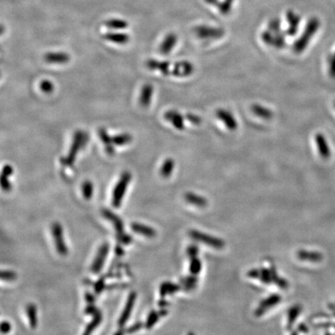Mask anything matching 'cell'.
I'll return each mask as SVG.
<instances>
[{"label":"cell","instance_id":"obj_51","mask_svg":"<svg viewBox=\"0 0 335 335\" xmlns=\"http://www.w3.org/2000/svg\"><path fill=\"white\" fill-rule=\"evenodd\" d=\"M86 301L87 302L90 303V304H92V303L94 301V299H93V295H91V294L87 293L86 295Z\"/></svg>","mask_w":335,"mask_h":335},{"label":"cell","instance_id":"obj_31","mask_svg":"<svg viewBox=\"0 0 335 335\" xmlns=\"http://www.w3.org/2000/svg\"><path fill=\"white\" fill-rule=\"evenodd\" d=\"M104 24L107 28L113 30H124L128 27V23L121 19H110L106 20Z\"/></svg>","mask_w":335,"mask_h":335},{"label":"cell","instance_id":"obj_35","mask_svg":"<svg viewBox=\"0 0 335 335\" xmlns=\"http://www.w3.org/2000/svg\"><path fill=\"white\" fill-rule=\"evenodd\" d=\"M286 32L283 33L282 31L273 33V39L271 46L274 47L275 48H277V49L284 48L286 45Z\"/></svg>","mask_w":335,"mask_h":335},{"label":"cell","instance_id":"obj_48","mask_svg":"<svg viewBox=\"0 0 335 335\" xmlns=\"http://www.w3.org/2000/svg\"><path fill=\"white\" fill-rule=\"evenodd\" d=\"M13 173H14V168L11 165H4V168H3L2 174L10 176V175H13Z\"/></svg>","mask_w":335,"mask_h":335},{"label":"cell","instance_id":"obj_41","mask_svg":"<svg viewBox=\"0 0 335 335\" xmlns=\"http://www.w3.org/2000/svg\"><path fill=\"white\" fill-rule=\"evenodd\" d=\"M40 89L42 92L48 94V93H51L55 90V86H54L52 82L45 80L40 83Z\"/></svg>","mask_w":335,"mask_h":335},{"label":"cell","instance_id":"obj_55","mask_svg":"<svg viewBox=\"0 0 335 335\" xmlns=\"http://www.w3.org/2000/svg\"><path fill=\"white\" fill-rule=\"evenodd\" d=\"M168 304H169V303L164 301V300H162L159 303V307H165V306L168 305Z\"/></svg>","mask_w":335,"mask_h":335},{"label":"cell","instance_id":"obj_32","mask_svg":"<svg viewBox=\"0 0 335 335\" xmlns=\"http://www.w3.org/2000/svg\"><path fill=\"white\" fill-rule=\"evenodd\" d=\"M175 168V161L172 159H165L161 167L160 174L164 178H169L172 175Z\"/></svg>","mask_w":335,"mask_h":335},{"label":"cell","instance_id":"obj_25","mask_svg":"<svg viewBox=\"0 0 335 335\" xmlns=\"http://www.w3.org/2000/svg\"><path fill=\"white\" fill-rule=\"evenodd\" d=\"M99 136L102 144L106 147V152L109 155H113L115 152L113 143L112 136L108 134L107 131L105 128H100L99 130Z\"/></svg>","mask_w":335,"mask_h":335},{"label":"cell","instance_id":"obj_12","mask_svg":"<svg viewBox=\"0 0 335 335\" xmlns=\"http://www.w3.org/2000/svg\"><path fill=\"white\" fill-rule=\"evenodd\" d=\"M136 298H137V294H136L135 292H132L129 294L124 311H123L122 314H121V317H120L119 320H118V325L120 327H124L127 320L131 317Z\"/></svg>","mask_w":335,"mask_h":335},{"label":"cell","instance_id":"obj_57","mask_svg":"<svg viewBox=\"0 0 335 335\" xmlns=\"http://www.w3.org/2000/svg\"><path fill=\"white\" fill-rule=\"evenodd\" d=\"M334 106H335V103H334Z\"/></svg>","mask_w":335,"mask_h":335},{"label":"cell","instance_id":"obj_14","mask_svg":"<svg viewBox=\"0 0 335 335\" xmlns=\"http://www.w3.org/2000/svg\"><path fill=\"white\" fill-rule=\"evenodd\" d=\"M286 18H287L288 27L286 33L288 36H295L299 30L300 23H301V18L299 14H295L292 10H289L286 14Z\"/></svg>","mask_w":335,"mask_h":335},{"label":"cell","instance_id":"obj_27","mask_svg":"<svg viewBox=\"0 0 335 335\" xmlns=\"http://www.w3.org/2000/svg\"><path fill=\"white\" fill-rule=\"evenodd\" d=\"M168 313L169 312L166 310H161L160 311H158V312L157 311H152L149 314L148 317H147V321L145 323V327L147 329L152 328L156 324V322L159 320L160 317L167 315Z\"/></svg>","mask_w":335,"mask_h":335},{"label":"cell","instance_id":"obj_56","mask_svg":"<svg viewBox=\"0 0 335 335\" xmlns=\"http://www.w3.org/2000/svg\"><path fill=\"white\" fill-rule=\"evenodd\" d=\"M332 56H333V58H335V53H334V54H333V55H332Z\"/></svg>","mask_w":335,"mask_h":335},{"label":"cell","instance_id":"obj_8","mask_svg":"<svg viewBox=\"0 0 335 335\" xmlns=\"http://www.w3.org/2000/svg\"><path fill=\"white\" fill-rule=\"evenodd\" d=\"M194 71H195V67L190 61H177L172 65V76L178 78H185L192 76Z\"/></svg>","mask_w":335,"mask_h":335},{"label":"cell","instance_id":"obj_29","mask_svg":"<svg viewBox=\"0 0 335 335\" xmlns=\"http://www.w3.org/2000/svg\"><path fill=\"white\" fill-rule=\"evenodd\" d=\"M113 143L114 145L124 146L130 144L133 140L132 135L128 133H122V134H116L112 137Z\"/></svg>","mask_w":335,"mask_h":335},{"label":"cell","instance_id":"obj_53","mask_svg":"<svg viewBox=\"0 0 335 335\" xmlns=\"http://www.w3.org/2000/svg\"><path fill=\"white\" fill-rule=\"evenodd\" d=\"M328 308L332 311L333 316L335 317V304H333V303H330L328 305Z\"/></svg>","mask_w":335,"mask_h":335},{"label":"cell","instance_id":"obj_45","mask_svg":"<svg viewBox=\"0 0 335 335\" xmlns=\"http://www.w3.org/2000/svg\"><path fill=\"white\" fill-rule=\"evenodd\" d=\"M187 254H188L189 257L191 258V257H197V254L199 253V248L197 245L195 244H192L187 248Z\"/></svg>","mask_w":335,"mask_h":335},{"label":"cell","instance_id":"obj_50","mask_svg":"<svg viewBox=\"0 0 335 335\" xmlns=\"http://www.w3.org/2000/svg\"><path fill=\"white\" fill-rule=\"evenodd\" d=\"M121 240H122L123 243L127 244V243L131 242V237H129L128 235H124Z\"/></svg>","mask_w":335,"mask_h":335},{"label":"cell","instance_id":"obj_49","mask_svg":"<svg viewBox=\"0 0 335 335\" xmlns=\"http://www.w3.org/2000/svg\"><path fill=\"white\" fill-rule=\"evenodd\" d=\"M104 284L102 283V280H99L96 282V286H95V289H96V292H100L102 291V288H103Z\"/></svg>","mask_w":335,"mask_h":335},{"label":"cell","instance_id":"obj_36","mask_svg":"<svg viewBox=\"0 0 335 335\" xmlns=\"http://www.w3.org/2000/svg\"><path fill=\"white\" fill-rule=\"evenodd\" d=\"M93 317H93V320L86 327V330L84 332L85 334L91 333L100 324L101 321H102V314H101L100 311H98L93 315Z\"/></svg>","mask_w":335,"mask_h":335},{"label":"cell","instance_id":"obj_54","mask_svg":"<svg viewBox=\"0 0 335 335\" xmlns=\"http://www.w3.org/2000/svg\"><path fill=\"white\" fill-rule=\"evenodd\" d=\"M205 1L211 5H218V0H205Z\"/></svg>","mask_w":335,"mask_h":335},{"label":"cell","instance_id":"obj_4","mask_svg":"<svg viewBox=\"0 0 335 335\" xmlns=\"http://www.w3.org/2000/svg\"><path fill=\"white\" fill-rule=\"evenodd\" d=\"M131 174L128 172H124L121 175L119 181L114 187L113 191L112 204L115 208H119L122 203L123 199L127 191V187L131 182Z\"/></svg>","mask_w":335,"mask_h":335},{"label":"cell","instance_id":"obj_44","mask_svg":"<svg viewBox=\"0 0 335 335\" xmlns=\"http://www.w3.org/2000/svg\"><path fill=\"white\" fill-rule=\"evenodd\" d=\"M187 120L189 121V122L194 124V125H199V124H201L202 122L201 118L199 117V116L193 114H187Z\"/></svg>","mask_w":335,"mask_h":335},{"label":"cell","instance_id":"obj_10","mask_svg":"<svg viewBox=\"0 0 335 335\" xmlns=\"http://www.w3.org/2000/svg\"><path fill=\"white\" fill-rule=\"evenodd\" d=\"M216 117L219 121L223 123L224 125L230 131H234L238 129V121H237L234 114L228 109H217L216 112Z\"/></svg>","mask_w":335,"mask_h":335},{"label":"cell","instance_id":"obj_18","mask_svg":"<svg viewBox=\"0 0 335 335\" xmlns=\"http://www.w3.org/2000/svg\"><path fill=\"white\" fill-rule=\"evenodd\" d=\"M45 60L50 64H66L70 61V55L65 52H48L45 55Z\"/></svg>","mask_w":335,"mask_h":335},{"label":"cell","instance_id":"obj_46","mask_svg":"<svg viewBox=\"0 0 335 335\" xmlns=\"http://www.w3.org/2000/svg\"><path fill=\"white\" fill-rule=\"evenodd\" d=\"M143 324L138 322V323H136L134 325L131 326V327H129L128 329H127L126 330V333H134V332L137 331V330H140L141 327H142Z\"/></svg>","mask_w":335,"mask_h":335},{"label":"cell","instance_id":"obj_38","mask_svg":"<svg viewBox=\"0 0 335 335\" xmlns=\"http://www.w3.org/2000/svg\"><path fill=\"white\" fill-rule=\"evenodd\" d=\"M235 0H224L223 2L220 4H218L217 7L219 10H220V14L223 15H228L230 14L232 9V5H233Z\"/></svg>","mask_w":335,"mask_h":335},{"label":"cell","instance_id":"obj_23","mask_svg":"<svg viewBox=\"0 0 335 335\" xmlns=\"http://www.w3.org/2000/svg\"><path fill=\"white\" fill-rule=\"evenodd\" d=\"M102 216L106 218L109 221L114 224V228L116 231L119 235H122L123 231H124V225H123L122 220L120 219L119 216L114 214L112 212L109 211V210H102Z\"/></svg>","mask_w":335,"mask_h":335},{"label":"cell","instance_id":"obj_7","mask_svg":"<svg viewBox=\"0 0 335 335\" xmlns=\"http://www.w3.org/2000/svg\"><path fill=\"white\" fill-rule=\"evenodd\" d=\"M190 236L196 241H201L203 244L213 247L216 249H221L225 246V242L220 238H214L200 231L192 230L190 231Z\"/></svg>","mask_w":335,"mask_h":335},{"label":"cell","instance_id":"obj_47","mask_svg":"<svg viewBox=\"0 0 335 335\" xmlns=\"http://www.w3.org/2000/svg\"><path fill=\"white\" fill-rule=\"evenodd\" d=\"M0 328H1V332H2L3 333H8V332H10V330H11V325H10L9 322L3 321L2 323H1Z\"/></svg>","mask_w":335,"mask_h":335},{"label":"cell","instance_id":"obj_11","mask_svg":"<svg viewBox=\"0 0 335 335\" xmlns=\"http://www.w3.org/2000/svg\"><path fill=\"white\" fill-rule=\"evenodd\" d=\"M172 65L169 61H159L157 59H149L146 62V66L152 71H158L163 76H172Z\"/></svg>","mask_w":335,"mask_h":335},{"label":"cell","instance_id":"obj_19","mask_svg":"<svg viewBox=\"0 0 335 335\" xmlns=\"http://www.w3.org/2000/svg\"><path fill=\"white\" fill-rule=\"evenodd\" d=\"M153 93L154 87L152 84H145L143 86L140 95V103L143 107L150 106Z\"/></svg>","mask_w":335,"mask_h":335},{"label":"cell","instance_id":"obj_5","mask_svg":"<svg viewBox=\"0 0 335 335\" xmlns=\"http://www.w3.org/2000/svg\"><path fill=\"white\" fill-rule=\"evenodd\" d=\"M193 31L197 38L203 40H218L225 35V30L223 28L210 27L207 25L197 26Z\"/></svg>","mask_w":335,"mask_h":335},{"label":"cell","instance_id":"obj_34","mask_svg":"<svg viewBox=\"0 0 335 335\" xmlns=\"http://www.w3.org/2000/svg\"><path fill=\"white\" fill-rule=\"evenodd\" d=\"M29 324L32 328H35L38 326V317H36V306L33 304H29L26 307Z\"/></svg>","mask_w":335,"mask_h":335},{"label":"cell","instance_id":"obj_28","mask_svg":"<svg viewBox=\"0 0 335 335\" xmlns=\"http://www.w3.org/2000/svg\"><path fill=\"white\" fill-rule=\"evenodd\" d=\"M180 283L182 285V289L185 291L193 290L197 287L198 279L195 275L187 276V277L182 278L179 280Z\"/></svg>","mask_w":335,"mask_h":335},{"label":"cell","instance_id":"obj_17","mask_svg":"<svg viewBox=\"0 0 335 335\" xmlns=\"http://www.w3.org/2000/svg\"><path fill=\"white\" fill-rule=\"evenodd\" d=\"M178 42V36L175 33H169L164 38L163 42L159 47V51L163 55H168L176 46Z\"/></svg>","mask_w":335,"mask_h":335},{"label":"cell","instance_id":"obj_52","mask_svg":"<svg viewBox=\"0 0 335 335\" xmlns=\"http://www.w3.org/2000/svg\"><path fill=\"white\" fill-rule=\"evenodd\" d=\"M299 330H301V331L303 332H308L309 329L308 327L305 325V324H302L299 326Z\"/></svg>","mask_w":335,"mask_h":335},{"label":"cell","instance_id":"obj_13","mask_svg":"<svg viewBox=\"0 0 335 335\" xmlns=\"http://www.w3.org/2000/svg\"><path fill=\"white\" fill-rule=\"evenodd\" d=\"M164 118L178 131H182L185 128V118L183 116L176 110L167 111L164 114Z\"/></svg>","mask_w":335,"mask_h":335},{"label":"cell","instance_id":"obj_3","mask_svg":"<svg viewBox=\"0 0 335 335\" xmlns=\"http://www.w3.org/2000/svg\"><path fill=\"white\" fill-rule=\"evenodd\" d=\"M87 141L88 136L86 133L81 131H76L73 137L72 144L70 147L68 156L64 159L63 163L68 166H71L74 164L80 149L84 147Z\"/></svg>","mask_w":335,"mask_h":335},{"label":"cell","instance_id":"obj_26","mask_svg":"<svg viewBox=\"0 0 335 335\" xmlns=\"http://www.w3.org/2000/svg\"><path fill=\"white\" fill-rule=\"evenodd\" d=\"M181 289H182V285L175 284L170 282H164L161 284L159 292H160L161 296L165 297V295H172Z\"/></svg>","mask_w":335,"mask_h":335},{"label":"cell","instance_id":"obj_2","mask_svg":"<svg viewBox=\"0 0 335 335\" xmlns=\"http://www.w3.org/2000/svg\"><path fill=\"white\" fill-rule=\"evenodd\" d=\"M320 20L316 17H313L311 20H309L306 25L305 30L301 36L295 41L293 44L294 52L297 54L302 53L305 51L306 48L309 45L313 36L317 33V30L320 28Z\"/></svg>","mask_w":335,"mask_h":335},{"label":"cell","instance_id":"obj_33","mask_svg":"<svg viewBox=\"0 0 335 335\" xmlns=\"http://www.w3.org/2000/svg\"><path fill=\"white\" fill-rule=\"evenodd\" d=\"M301 311H302V307L299 304H296V305L293 306V307L289 309V312H288V330H289L292 327L294 322L297 319L298 316L301 313Z\"/></svg>","mask_w":335,"mask_h":335},{"label":"cell","instance_id":"obj_16","mask_svg":"<svg viewBox=\"0 0 335 335\" xmlns=\"http://www.w3.org/2000/svg\"><path fill=\"white\" fill-rule=\"evenodd\" d=\"M315 143L318 149L319 154L322 159H327L330 157V146L328 145L327 139L322 134H317L315 135Z\"/></svg>","mask_w":335,"mask_h":335},{"label":"cell","instance_id":"obj_21","mask_svg":"<svg viewBox=\"0 0 335 335\" xmlns=\"http://www.w3.org/2000/svg\"><path fill=\"white\" fill-rule=\"evenodd\" d=\"M297 257L302 261L311 262V263H320L324 258V256L318 251H310L306 250H301L297 252Z\"/></svg>","mask_w":335,"mask_h":335},{"label":"cell","instance_id":"obj_39","mask_svg":"<svg viewBox=\"0 0 335 335\" xmlns=\"http://www.w3.org/2000/svg\"><path fill=\"white\" fill-rule=\"evenodd\" d=\"M93 185L90 181H86L83 182L82 190H83V197L86 200H90L93 197Z\"/></svg>","mask_w":335,"mask_h":335},{"label":"cell","instance_id":"obj_9","mask_svg":"<svg viewBox=\"0 0 335 335\" xmlns=\"http://www.w3.org/2000/svg\"><path fill=\"white\" fill-rule=\"evenodd\" d=\"M109 245L107 243H104L99 247L97 254H96L94 261H93L91 266V271L94 274H98V273H100L103 266H104L105 261H106L108 254H109Z\"/></svg>","mask_w":335,"mask_h":335},{"label":"cell","instance_id":"obj_42","mask_svg":"<svg viewBox=\"0 0 335 335\" xmlns=\"http://www.w3.org/2000/svg\"><path fill=\"white\" fill-rule=\"evenodd\" d=\"M17 273L11 270H3L1 272V279L5 281H14L17 279Z\"/></svg>","mask_w":335,"mask_h":335},{"label":"cell","instance_id":"obj_15","mask_svg":"<svg viewBox=\"0 0 335 335\" xmlns=\"http://www.w3.org/2000/svg\"><path fill=\"white\" fill-rule=\"evenodd\" d=\"M281 300H282L281 295H278V294H273V295H270V296H269V297L266 298V300L260 303L259 307L256 309L254 314L257 317L263 315L269 309L272 308V307L276 306V304H279Z\"/></svg>","mask_w":335,"mask_h":335},{"label":"cell","instance_id":"obj_40","mask_svg":"<svg viewBox=\"0 0 335 335\" xmlns=\"http://www.w3.org/2000/svg\"><path fill=\"white\" fill-rule=\"evenodd\" d=\"M268 29L273 33H279L281 30V21L278 18L273 19L268 24Z\"/></svg>","mask_w":335,"mask_h":335},{"label":"cell","instance_id":"obj_24","mask_svg":"<svg viewBox=\"0 0 335 335\" xmlns=\"http://www.w3.org/2000/svg\"><path fill=\"white\" fill-rule=\"evenodd\" d=\"M131 227L132 231L139 235H144L149 238L156 237V231L147 225H141L140 223H133Z\"/></svg>","mask_w":335,"mask_h":335},{"label":"cell","instance_id":"obj_1","mask_svg":"<svg viewBox=\"0 0 335 335\" xmlns=\"http://www.w3.org/2000/svg\"><path fill=\"white\" fill-rule=\"evenodd\" d=\"M247 276L253 279H258L266 284H270L274 282L275 284L281 289H287L289 287V282L286 279L279 277L276 273L274 266L270 269H251L247 273Z\"/></svg>","mask_w":335,"mask_h":335},{"label":"cell","instance_id":"obj_20","mask_svg":"<svg viewBox=\"0 0 335 335\" xmlns=\"http://www.w3.org/2000/svg\"><path fill=\"white\" fill-rule=\"evenodd\" d=\"M251 112L261 119L269 121L274 117V113L269 108L263 106V105L253 104L251 107Z\"/></svg>","mask_w":335,"mask_h":335},{"label":"cell","instance_id":"obj_30","mask_svg":"<svg viewBox=\"0 0 335 335\" xmlns=\"http://www.w3.org/2000/svg\"><path fill=\"white\" fill-rule=\"evenodd\" d=\"M185 200L191 204L195 205L199 207H205L207 205V200L206 198L196 195L194 193H187L185 195Z\"/></svg>","mask_w":335,"mask_h":335},{"label":"cell","instance_id":"obj_22","mask_svg":"<svg viewBox=\"0 0 335 335\" xmlns=\"http://www.w3.org/2000/svg\"><path fill=\"white\" fill-rule=\"evenodd\" d=\"M102 38L108 42L118 44V45H125L130 41V36L125 33L109 32V33L102 35Z\"/></svg>","mask_w":335,"mask_h":335},{"label":"cell","instance_id":"obj_43","mask_svg":"<svg viewBox=\"0 0 335 335\" xmlns=\"http://www.w3.org/2000/svg\"><path fill=\"white\" fill-rule=\"evenodd\" d=\"M9 177L10 176L4 175V174H2L1 175V187L5 191H10L11 190V184L9 181Z\"/></svg>","mask_w":335,"mask_h":335},{"label":"cell","instance_id":"obj_37","mask_svg":"<svg viewBox=\"0 0 335 335\" xmlns=\"http://www.w3.org/2000/svg\"><path fill=\"white\" fill-rule=\"evenodd\" d=\"M190 272L192 275H198L202 269V263L197 257L190 258Z\"/></svg>","mask_w":335,"mask_h":335},{"label":"cell","instance_id":"obj_6","mask_svg":"<svg viewBox=\"0 0 335 335\" xmlns=\"http://www.w3.org/2000/svg\"><path fill=\"white\" fill-rule=\"evenodd\" d=\"M51 233H52L55 247H56L58 254L63 256L66 255L68 251L65 241H64V232H63V228L61 225L58 222L54 223L51 225Z\"/></svg>","mask_w":335,"mask_h":335}]
</instances>
